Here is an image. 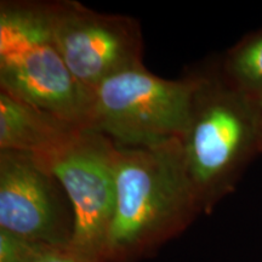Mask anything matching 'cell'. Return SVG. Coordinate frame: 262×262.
<instances>
[{
    "instance_id": "cell-1",
    "label": "cell",
    "mask_w": 262,
    "mask_h": 262,
    "mask_svg": "<svg viewBox=\"0 0 262 262\" xmlns=\"http://www.w3.org/2000/svg\"><path fill=\"white\" fill-rule=\"evenodd\" d=\"M116 210L106 258L141 250L202 211L181 140L149 147L117 145Z\"/></svg>"
},
{
    "instance_id": "cell-2",
    "label": "cell",
    "mask_w": 262,
    "mask_h": 262,
    "mask_svg": "<svg viewBox=\"0 0 262 262\" xmlns=\"http://www.w3.org/2000/svg\"><path fill=\"white\" fill-rule=\"evenodd\" d=\"M181 145L199 204L209 211L262 152V129L251 97L221 74H203Z\"/></svg>"
},
{
    "instance_id": "cell-3",
    "label": "cell",
    "mask_w": 262,
    "mask_h": 262,
    "mask_svg": "<svg viewBox=\"0 0 262 262\" xmlns=\"http://www.w3.org/2000/svg\"><path fill=\"white\" fill-rule=\"evenodd\" d=\"M0 88L66 123L89 127L91 94L66 66L45 2L0 4Z\"/></svg>"
},
{
    "instance_id": "cell-4",
    "label": "cell",
    "mask_w": 262,
    "mask_h": 262,
    "mask_svg": "<svg viewBox=\"0 0 262 262\" xmlns=\"http://www.w3.org/2000/svg\"><path fill=\"white\" fill-rule=\"evenodd\" d=\"M202 79L203 74L164 79L143 64L120 72L91 93L89 129L124 147L182 140Z\"/></svg>"
},
{
    "instance_id": "cell-5",
    "label": "cell",
    "mask_w": 262,
    "mask_h": 262,
    "mask_svg": "<svg viewBox=\"0 0 262 262\" xmlns=\"http://www.w3.org/2000/svg\"><path fill=\"white\" fill-rule=\"evenodd\" d=\"M116 155L110 137L80 127L57 149L37 157L61 183L73 210L70 248L91 262L106 258L117 201Z\"/></svg>"
},
{
    "instance_id": "cell-6",
    "label": "cell",
    "mask_w": 262,
    "mask_h": 262,
    "mask_svg": "<svg viewBox=\"0 0 262 262\" xmlns=\"http://www.w3.org/2000/svg\"><path fill=\"white\" fill-rule=\"evenodd\" d=\"M45 3L58 51L90 94L108 78L142 66V33L135 18L97 12L75 0Z\"/></svg>"
},
{
    "instance_id": "cell-7",
    "label": "cell",
    "mask_w": 262,
    "mask_h": 262,
    "mask_svg": "<svg viewBox=\"0 0 262 262\" xmlns=\"http://www.w3.org/2000/svg\"><path fill=\"white\" fill-rule=\"evenodd\" d=\"M64 189L31 153L0 149V229L29 241L70 245Z\"/></svg>"
},
{
    "instance_id": "cell-8",
    "label": "cell",
    "mask_w": 262,
    "mask_h": 262,
    "mask_svg": "<svg viewBox=\"0 0 262 262\" xmlns=\"http://www.w3.org/2000/svg\"><path fill=\"white\" fill-rule=\"evenodd\" d=\"M78 129L0 90V149L44 157L63 145Z\"/></svg>"
},
{
    "instance_id": "cell-9",
    "label": "cell",
    "mask_w": 262,
    "mask_h": 262,
    "mask_svg": "<svg viewBox=\"0 0 262 262\" xmlns=\"http://www.w3.org/2000/svg\"><path fill=\"white\" fill-rule=\"evenodd\" d=\"M221 75L245 94L262 90V31L249 35L228 52Z\"/></svg>"
},
{
    "instance_id": "cell-10",
    "label": "cell",
    "mask_w": 262,
    "mask_h": 262,
    "mask_svg": "<svg viewBox=\"0 0 262 262\" xmlns=\"http://www.w3.org/2000/svg\"><path fill=\"white\" fill-rule=\"evenodd\" d=\"M51 247L55 245L29 241L0 229V262H33Z\"/></svg>"
},
{
    "instance_id": "cell-11",
    "label": "cell",
    "mask_w": 262,
    "mask_h": 262,
    "mask_svg": "<svg viewBox=\"0 0 262 262\" xmlns=\"http://www.w3.org/2000/svg\"><path fill=\"white\" fill-rule=\"evenodd\" d=\"M33 262H91L67 247H51Z\"/></svg>"
},
{
    "instance_id": "cell-12",
    "label": "cell",
    "mask_w": 262,
    "mask_h": 262,
    "mask_svg": "<svg viewBox=\"0 0 262 262\" xmlns=\"http://www.w3.org/2000/svg\"><path fill=\"white\" fill-rule=\"evenodd\" d=\"M249 96H250L251 100H253L254 107H255V110H256V113L258 116V119H260L261 129H262V90L258 91V93H256V94L249 95Z\"/></svg>"
}]
</instances>
